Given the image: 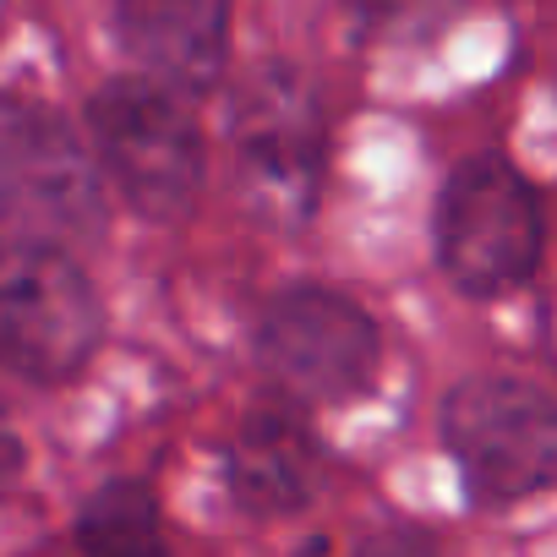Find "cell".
I'll list each match as a JSON object with an SVG mask.
<instances>
[{
    "mask_svg": "<svg viewBox=\"0 0 557 557\" xmlns=\"http://www.w3.org/2000/svg\"><path fill=\"white\" fill-rule=\"evenodd\" d=\"M88 137L99 181L148 224H175L202 191V132L191 99L170 94L153 77H115L88 104Z\"/></svg>",
    "mask_w": 557,
    "mask_h": 557,
    "instance_id": "6da1fadb",
    "label": "cell"
},
{
    "mask_svg": "<svg viewBox=\"0 0 557 557\" xmlns=\"http://www.w3.org/2000/svg\"><path fill=\"white\" fill-rule=\"evenodd\" d=\"M230 153L235 186L246 208L278 230H296L312 219L329 153V121L318 88L296 66H262L246 77L230 110Z\"/></svg>",
    "mask_w": 557,
    "mask_h": 557,
    "instance_id": "7a4b0ae2",
    "label": "cell"
},
{
    "mask_svg": "<svg viewBox=\"0 0 557 557\" xmlns=\"http://www.w3.org/2000/svg\"><path fill=\"white\" fill-rule=\"evenodd\" d=\"M437 262L475 301L508 296L541 268L546 213L541 191L503 153L465 159L437 197Z\"/></svg>",
    "mask_w": 557,
    "mask_h": 557,
    "instance_id": "3957f363",
    "label": "cell"
},
{
    "mask_svg": "<svg viewBox=\"0 0 557 557\" xmlns=\"http://www.w3.org/2000/svg\"><path fill=\"white\" fill-rule=\"evenodd\" d=\"M104 339L94 278L50 240H0V372L23 383L77 377Z\"/></svg>",
    "mask_w": 557,
    "mask_h": 557,
    "instance_id": "277c9868",
    "label": "cell"
},
{
    "mask_svg": "<svg viewBox=\"0 0 557 557\" xmlns=\"http://www.w3.org/2000/svg\"><path fill=\"white\" fill-rule=\"evenodd\" d=\"M0 219L34 240L77 246L104 230V181L72 121L0 94Z\"/></svg>",
    "mask_w": 557,
    "mask_h": 557,
    "instance_id": "5b68a950",
    "label": "cell"
},
{
    "mask_svg": "<svg viewBox=\"0 0 557 557\" xmlns=\"http://www.w3.org/2000/svg\"><path fill=\"white\" fill-rule=\"evenodd\" d=\"M443 443L465 475V492L486 508L524 503L552 486L557 470V410L546 388L524 377H465L443 399Z\"/></svg>",
    "mask_w": 557,
    "mask_h": 557,
    "instance_id": "8992f818",
    "label": "cell"
},
{
    "mask_svg": "<svg viewBox=\"0 0 557 557\" xmlns=\"http://www.w3.org/2000/svg\"><path fill=\"white\" fill-rule=\"evenodd\" d=\"M257 361L301 405H345L372 388L383 339L367 307H356L345 290L296 285L268 301L257 323Z\"/></svg>",
    "mask_w": 557,
    "mask_h": 557,
    "instance_id": "52a82bcc",
    "label": "cell"
},
{
    "mask_svg": "<svg viewBox=\"0 0 557 557\" xmlns=\"http://www.w3.org/2000/svg\"><path fill=\"white\" fill-rule=\"evenodd\" d=\"M323 475L329 454L296 405H257L224 454V486L251 519L301 513L323 492Z\"/></svg>",
    "mask_w": 557,
    "mask_h": 557,
    "instance_id": "ba28073f",
    "label": "cell"
},
{
    "mask_svg": "<svg viewBox=\"0 0 557 557\" xmlns=\"http://www.w3.org/2000/svg\"><path fill=\"white\" fill-rule=\"evenodd\" d=\"M132 66L181 99H202L230 61V0H115Z\"/></svg>",
    "mask_w": 557,
    "mask_h": 557,
    "instance_id": "9c48e42d",
    "label": "cell"
},
{
    "mask_svg": "<svg viewBox=\"0 0 557 557\" xmlns=\"http://www.w3.org/2000/svg\"><path fill=\"white\" fill-rule=\"evenodd\" d=\"M77 546L94 557H137L164 546L159 503L143 481H104L77 508Z\"/></svg>",
    "mask_w": 557,
    "mask_h": 557,
    "instance_id": "30bf717a",
    "label": "cell"
},
{
    "mask_svg": "<svg viewBox=\"0 0 557 557\" xmlns=\"http://www.w3.org/2000/svg\"><path fill=\"white\" fill-rule=\"evenodd\" d=\"M470 0H345V12L356 17L361 34L388 39V45H421L437 39Z\"/></svg>",
    "mask_w": 557,
    "mask_h": 557,
    "instance_id": "8fae6325",
    "label": "cell"
},
{
    "mask_svg": "<svg viewBox=\"0 0 557 557\" xmlns=\"http://www.w3.org/2000/svg\"><path fill=\"white\" fill-rule=\"evenodd\" d=\"M17 475H23V443H17L12 421L0 416V497H7V492L17 486Z\"/></svg>",
    "mask_w": 557,
    "mask_h": 557,
    "instance_id": "7c38bea8",
    "label": "cell"
}]
</instances>
